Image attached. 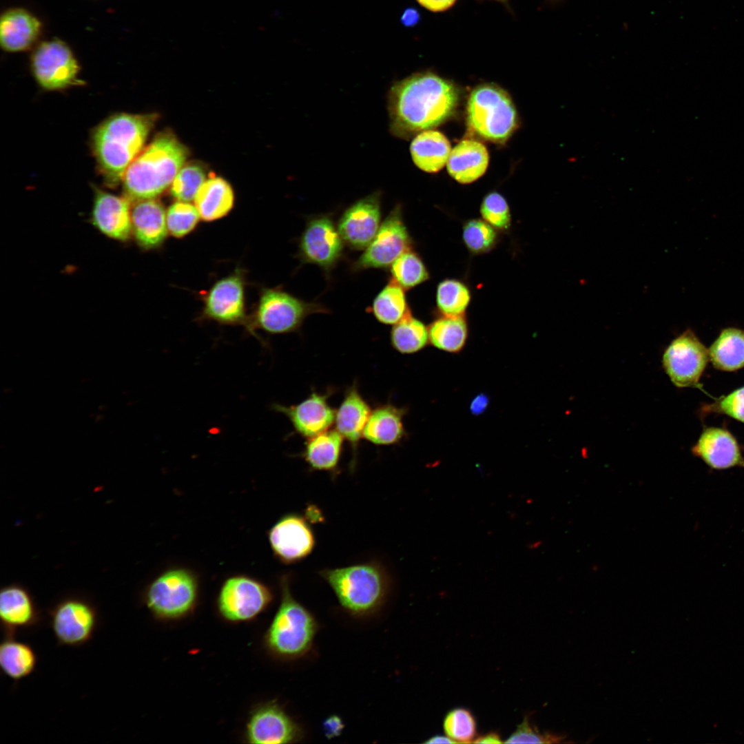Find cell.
Listing matches in <instances>:
<instances>
[{"instance_id":"cell-36","label":"cell","mask_w":744,"mask_h":744,"mask_svg":"<svg viewBox=\"0 0 744 744\" xmlns=\"http://www.w3.org/2000/svg\"><path fill=\"white\" fill-rule=\"evenodd\" d=\"M471 298L468 287L460 280L445 279L437 285L436 304L442 316H464Z\"/></svg>"},{"instance_id":"cell-11","label":"cell","mask_w":744,"mask_h":744,"mask_svg":"<svg viewBox=\"0 0 744 744\" xmlns=\"http://www.w3.org/2000/svg\"><path fill=\"white\" fill-rule=\"evenodd\" d=\"M33 74L39 84L48 90L79 85L80 67L70 47L54 39L41 42L31 58Z\"/></svg>"},{"instance_id":"cell-45","label":"cell","mask_w":744,"mask_h":744,"mask_svg":"<svg viewBox=\"0 0 744 744\" xmlns=\"http://www.w3.org/2000/svg\"><path fill=\"white\" fill-rule=\"evenodd\" d=\"M426 10L437 13L443 12L453 7L457 0H416Z\"/></svg>"},{"instance_id":"cell-23","label":"cell","mask_w":744,"mask_h":744,"mask_svg":"<svg viewBox=\"0 0 744 744\" xmlns=\"http://www.w3.org/2000/svg\"><path fill=\"white\" fill-rule=\"evenodd\" d=\"M132 231L143 248L158 246L167 231L166 214L163 205L153 198L135 201L131 209Z\"/></svg>"},{"instance_id":"cell-16","label":"cell","mask_w":744,"mask_h":744,"mask_svg":"<svg viewBox=\"0 0 744 744\" xmlns=\"http://www.w3.org/2000/svg\"><path fill=\"white\" fill-rule=\"evenodd\" d=\"M245 282L240 271L217 281L204 299V316L221 324H242L251 333L245 309Z\"/></svg>"},{"instance_id":"cell-22","label":"cell","mask_w":744,"mask_h":744,"mask_svg":"<svg viewBox=\"0 0 744 744\" xmlns=\"http://www.w3.org/2000/svg\"><path fill=\"white\" fill-rule=\"evenodd\" d=\"M131 200L97 190L94 200L92 220L105 236L117 240H127L132 231Z\"/></svg>"},{"instance_id":"cell-7","label":"cell","mask_w":744,"mask_h":744,"mask_svg":"<svg viewBox=\"0 0 744 744\" xmlns=\"http://www.w3.org/2000/svg\"><path fill=\"white\" fill-rule=\"evenodd\" d=\"M196 575L185 568H172L157 577L146 588L143 601L154 619L177 620L192 613L198 601Z\"/></svg>"},{"instance_id":"cell-21","label":"cell","mask_w":744,"mask_h":744,"mask_svg":"<svg viewBox=\"0 0 744 744\" xmlns=\"http://www.w3.org/2000/svg\"><path fill=\"white\" fill-rule=\"evenodd\" d=\"M41 619V612L26 589L16 584L1 589L0 620L4 635L15 636L18 630L35 627Z\"/></svg>"},{"instance_id":"cell-17","label":"cell","mask_w":744,"mask_h":744,"mask_svg":"<svg viewBox=\"0 0 744 744\" xmlns=\"http://www.w3.org/2000/svg\"><path fill=\"white\" fill-rule=\"evenodd\" d=\"M268 537L274 556L286 564L302 561L311 553L316 545L310 524L296 513L282 517L271 527Z\"/></svg>"},{"instance_id":"cell-30","label":"cell","mask_w":744,"mask_h":744,"mask_svg":"<svg viewBox=\"0 0 744 744\" xmlns=\"http://www.w3.org/2000/svg\"><path fill=\"white\" fill-rule=\"evenodd\" d=\"M37 662L36 652L30 644L14 635H4L0 644V666L6 676L18 681L33 673Z\"/></svg>"},{"instance_id":"cell-19","label":"cell","mask_w":744,"mask_h":744,"mask_svg":"<svg viewBox=\"0 0 744 744\" xmlns=\"http://www.w3.org/2000/svg\"><path fill=\"white\" fill-rule=\"evenodd\" d=\"M327 398L325 394L313 392L298 404H273L271 409L285 415L295 431L309 439L329 430L335 422V411Z\"/></svg>"},{"instance_id":"cell-2","label":"cell","mask_w":744,"mask_h":744,"mask_svg":"<svg viewBox=\"0 0 744 744\" xmlns=\"http://www.w3.org/2000/svg\"><path fill=\"white\" fill-rule=\"evenodd\" d=\"M155 121L154 115L120 113L101 123L92 136L94 154L103 176L116 185L138 156Z\"/></svg>"},{"instance_id":"cell-28","label":"cell","mask_w":744,"mask_h":744,"mask_svg":"<svg viewBox=\"0 0 744 744\" xmlns=\"http://www.w3.org/2000/svg\"><path fill=\"white\" fill-rule=\"evenodd\" d=\"M404 413L403 409L390 404L375 408L369 415L363 437L377 445L397 443L405 435L403 423Z\"/></svg>"},{"instance_id":"cell-46","label":"cell","mask_w":744,"mask_h":744,"mask_svg":"<svg viewBox=\"0 0 744 744\" xmlns=\"http://www.w3.org/2000/svg\"><path fill=\"white\" fill-rule=\"evenodd\" d=\"M323 728L326 736L332 738L338 736L342 732L344 724L341 718L334 715L329 716L324 721Z\"/></svg>"},{"instance_id":"cell-32","label":"cell","mask_w":744,"mask_h":744,"mask_svg":"<svg viewBox=\"0 0 744 744\" xmlns=\"http://www.w3.org/2000/svg\"><path fill=\"white\" fill-rule=\"evenodd\" d=\"M708 350L716 369L734 371L743 368L744 331L734 327L723 329Z\"/></svg>"},{"instance_id":"cell-12","label":"cell","mask_w":744,"mask_h":744,"mask_svg":"<svg viewBox=\"0 0 744 744\" xmlns=\"http://www.w3.org/2000/svg\"><path fill=\"white\" fill-rule=\"evenodd\" d=\"M709 360V350L692 330L687 329L665 349L662 364L676 386L700 389L699 380Z\"/></svg>"},{"instance_id":"cell-43","label":"cell","mask_w":744,"mask_h":744,"mask_svg":"<svg viewBox=\"0 0 744 744\" xmlns=\"http://www.w3.org/2000/svg\"><path fill=\"white\" fill-rule=\"evenodd\" d=\"M710 413L725 414L744 423V386L703 404L701 414L705 416Z\"/></svg>"},{"instance_id":"cell-40","label":"cell","mask_w":744,"mask_h":744,"mask_svg":"<svg viewBox=\"0 0 744 744\" xmlns=\"http://www.w3.org/2000/svg\"><path fill=\"white\" fill-rule=\"evenodd\" d=\"M446 734L455 743H473L476 736V721L472 713L464 707L449 711L443 723Z\"/></svg>"},{"instance_id":"cell-13","label":"cell","mask_w":744,"mask_h":744,"mask_svg":"<svg viewBox=\"0 0 744 744\" xmlns=\"http://www.w3.org/2000/svg\"><path fill=\"white\" fill-rule=\"evenodd\" d=\"M412 240L396 205L380 225L375 236L354 264L355 270L386 268L402 254L411 249Z\"/></svg>"},{"instance_id":"cell-1","label":"cell","mask_w":744,"mask_h":744,"mask_svg":"<svg viewBox=\"0 0 744 744\" xmlns=\"http://www.w3.org/2000/svg\"><path fill=\"white\" fill-rule=\"evenodd\" d=\"M460 99V90L452 81L431 71L413 74L390 90L391 132L409 138L432 130L454 116Z\"/></svg>"},{"instance_id":"cell-3","label":"cell","mask_w":744,"mask_h":744,"mask_svg":"<svg viewBox=\"0 0 744 744\" xmlns=\"http://www.w3.org/2000/svg\"><path fill=\"white\" fill-rule=\"evenodd\" d=\"M187 149L169 132L159 133L132 163L123 178L131 201L154 198L172 183L187 157Z\"/></svg>"},{"instance_id":"cell-29","label":"cell","mask_w":744,"mask_h":744,"mask_svg":"<svg viewBox=\"0 0 744 744\" xmlns=\"http://www.w3.org/2000/svg\"><path fill=\"white\" fill-rule=\"evenodd\" d=\"M234 193L230 185L220 177H212L202 185L195 196L200 218L211 221L222 218L232 208Z\"/></svg>"},{"instance_id":"cell-34","label":"cell","mask_w":744,"mask_h":744,"mask_svg":"<svg viewBox=\"0 0 744 744\" xmlns=\"http://www.w3.org/2000/svg\"><path fill=\"white\" fill-rule=\"evenodd\" d=\"M404 289L391 279L378 293L372 307L373 313L378 321L394 325L411 312Z\"/></svg>"},{"instance_id":"cell-15","label":"cell","mask_w":744,"mask_h":744,"mask_svg":"<svg viewBox=\"0 0 744 744\" xmlns=\"http://www.w3.org/2000/svg\"><path fill=\"white\" fill-rule=\"evenodd\" d=\"M299 247L303 262L329 271L342 256L344 240L332 219L319 216L307 222Z\"/></svg>"},{"instance_id":"cell-39","label":"cell","mask_w":744,"mask_h":744,"mask_svg":"<svg viewBox=\"0 0 744 744\" xmlns=\"http://www.w3.org/2000/svg\"><path fill=\"white\" fill-rule=\"evenodd\" d=\"M205 176L204 167L197 163L191 162L183 166L172 182V196L178 201L192 200L205 183Z\"/></svg>"},{"instance_id":"cell-47","label":"cell","mask_w":744,"mask_h":744,"mask_svg":"<svg viewBox=\"0 0 744 744\" xmlns=\"http://www.w3.org/2000/svg\"><path fill=\"white\" fill-rule=\"evenodd\" d=\"M489 404V397L484 393L475 396L470 404L471 412L476 415L483 413Z\"/></svg>"},{"instance_id":"cell-20","label":"cell","mask_w":744,"mask_h":744,"mask_svg":"<svg viewBox=\"0 0 744 744\" xmlns=\"http://www.w3.org/2000/svg\"><path fill=\"white\" fill-rule=\"evenodd\" d=\"M692 453L714 470L744 468V456L736 438L721 428H705L692 448Z\"/></svg>"},{"instance_id":"cell-31","label":"cell","mask_w":744,"mask_h":744,"mask_svg":"<svg viewBox=\"0 0 744 744\" xmlns=\"http://www.w3.org/2000/svg\"><path fill=\"white\" fill-rule=\"evenodd\" d=\"M343 437L336 430H327L308 439L303 457L311 468L334 471L338 465Z\"/></svg>"},{"instance_id":"cell-50","label":"cell","mask_w":744,"mask_h":744,"mask_svg":"<svg viewBox=\"0 0 744 744\" xmlns=\"http://www.w3.org/2000/svg\"><path fill=\"white\" fill-rule=\"evenodd\" d=\"M425 743H455L450 737L443 735H435L424 741Z\"/></svg>"},{"instance_id":"cell-48","label":"cell","mask_w":744,"mask_h":744,"mask_svg":"<svg viewBox=\"0 0 744 744\" xmlns=\"http://www.w3.org/2000/svg\"><path fill=\"white\" fill-rule=\"evenodd\" d=\"M420 15L415 8H408L402 15V21L406 26H414L420 21Z\"/></svg>"},{"instance_id":"cell-18","label":"cell","mask_w":744,"mask_h":744,"mask_svg":"<svg viewBox=\"0 0 744 744\" xmlns=\"http://www.w3.org/2000/svg\"><path fill=\"white\" fill-rule=\"evenodd\" d=\"M380 194L375 192L349 207L341 216L338 229L350 247L366 249L380 227Z\"/></svg>"},{"instance_id":"cell-38","label":"cell","mask_w":744,"mask_h":744,"mask_svg":"<svg viewBox=\"0 0 744 744\" xmlns=\"http://www.w3.org/2000/svg\"><path fill=\"white\" fill-rule=\"evenodd\" d=\"M497 229L482 219H471L463 226L462 238L467 249L474 254L490 251L497 242Z\"/></svg>"},{"instance_id":"cell-37","label":"cell","mask_w":744,"mask_h":744,"mask_svg":"<svg viewBox=\"0 0 744 744\" xmlns=\"http://www.w3.org/2000/svg\"><path fill=\"white\" fill-rule=\"evenodd\" d=\"M391 273L392 280L404 289H411L429 279L428 271L422 258L411 249L393 262Z\"/></svg>"},{"instance_id":"cell-8","label":"cell","mask_w":744,"mask_h":744,"mask_svg":"<svg viewBox=\"0 0 744 744\" xmlns=\"http://www.w3.org/2000/svg\"><path fill=\"white\" fill-rule=\"evenodd\" d=\"M322 304L307 302L278 289H264L254 318L250 320L251 333L254 328L269 333H287L296 331L310 314L328 313Z\"/></svg>"},{"instance_id":"cell-14","label":"cell","mask_w":744,"mask_h":744,"mask_svg":"<svg viewBox=\"0 0 744 744\" xmlns=\"http://www.w3.org/2000/svg\"><path fill=\"white\" fill-rule=\"evenodd\" d=\"M245 737L253 744H286L301 741L302 728L276 701L256 706L248 719Z\"/></svg>"},{"instance_id":"cell-52","label":"cell","mask_w":744,"mask_h":744,"mask_svg":"<svg viewBox=\"0 0 744 744\" xmlns=\"http://www.w3.org/2000/svg\"><path fill=\"white\" fill-rule=\"evenodd\" d=\"M546 1L548 2H549L550 3H551V4H557V3H559L561 2L563 0H546Z\"/></svg>"},{"instance_id":"cell-25","label":"cell","mask_w":744,"mask_h":744,"mask_svg":"<svg viewBox=\"0 0 744 744\" xmlns=\"http://www.w3.org/2000/svg\"><path fill=\"white\" fill-rule=\"evenodd\" d=\"M488 162L486 146L475 139L466 138L451 149L446 165L453 179L462 184H468L484 175Z\"/></svg>"},{"instance_id":"cell-6","label":"cell","mask_w":744,"mask_h":744,"mask_svg":"<svg viewBox=\"0 0 744 744\" xmlns=\"http://www.w3.org/2000/svg\"><path fill=\"white\" fill-rule=\"evenodd\" d=\"M466 118L471 132L497 144L506 143L518 127V115L510 96L494 83H482L471 91Z\"/></svg>"},{"instance_id":"cell-49","label":"cell","mask_w":744,"mask_h":744,"mask_svg":"<svg viewBox=\"0 0 744 744\" xmlns=\"http://www.w3.org/2000/svg\"><path fill=\"white\" fill-rule=\"evenodd\" d=\"M475 743H501L502 741L498 733L495 732H490L487 734L481 735L474 740Z\"/></svg>"},{"instance_id":"cell-44","label":"cell","mask_w":744,"mask_h":744,"mask_svg":"<svg viewBox=\"0 0 744 744\" xmlns=\"http://www.w3.org/2000/svg\"><path fill=\"white\" fill-rule=\"evenodd\" d=\"M562 736L548 732L541 733L533 726L526 716L517 729L505 741L506 743H561Z\"/></svg>"},{"instance_id":"cell-10","label":"cell","mask_w":744,"mask_h":744,"mask_svg":"<svg viewBox=\"0 0 744 744\" xmlns=\"http://www.w3.org/2000/svg\"><path fill=\"white\" fill-rule=\"evenodd\" d=\"M48 614L50 628L59 645L78 647L87 643L99 624L96 608L81 598H65Z\"/></svg>"},{"instance_id":"cell-51","label":"cell","mask_w":744,"mask_h":744,"mask_svg":"<svg viewBox=\"0 0 744 744\" xmlns=\"http://www.w3.org/2000/svg\"><path fill=\"white\" fill-rule=\"evenodd\" d=\"M477 1H484V0H477ZM488 1H495V2L499 3L502 4L507 9V10H508V12H512V9H511L510 6L509 0H488Z\"/></svg>"},{"instance_id":"cell-24","label":"cell","mask_w":744,"mask_h":744,"mask_svg":"<svg viewBox=\"0 0 744 744\" xmlns=\"http://www.w3.org/2000/svg\"><path fill=\"white\" fill-rule=\"evenodd\" d=\"M41 30V21L30 12L19 8L10 9L1 17V45L11 52L26 50L37 41Z\"/></svg>"},{"instance_id":"cell-26","label":"cell","mask_w":744,"mask_h":744,"mask_svg":"<svg viewBox=\"0 0 744 744\" xmlns=\"http://www.w3.org/2000/svg\"><path fill=\"white\" fill-rule=\"evenodd\" d=\"M371 409L353 385L346 392L344 397L335 411L336 431L348 441L354 453L366 424Z\"/></svg>"},{"instance_id":"cell-27","label":"cell","mask_w":744,"mask_h":744,"mask_svg":"<svg viewBox=\"0 0 744 744\" xmlns=\"http://www.w3.org/2000/svg\"><path fill=\"white\" fill-rule=\"evenodd\" d=\"M451 143L441 132L434 130L416 135L410 146L415 165L422 171L435 173L447 163L451 152Z\"/></svg>"},{"instance_id":"cell-42","label":"cell","mask_w":744,"mask_h":744,"mask_svg":"<svg viewBox=\"0 0 744 744\" xmlns=\"http://www.w3.org/2000/svg\"><path fill=\"white\" fill-rule=\"evenodd\" d=\"M199 216L196 206L187 202H176L167 210L166 214L167 229L175 237L184 236L195 227Z\"/></svg>"},{"instance_id":"cell-5","label":"cell","mask_w":744,"mask_h":744,"mask_svg":"<svg viewBox=\"0 0 744 744\" xmlns=\"http://www.w3.org/2000/svg\"><path fill=\"white\" fill-rule=\"evenodd\" d=\"M280 586V603L265 634V645L278 658L296 659L311 649L318 623L291 595L287 576L281 577Z\"/></svg>"},{"instance_id":"cell-4","label":"cell","mask_w":744,"mask_h":744,"mask_svg":"<svg viewBox=\"0 0 744 744\" xmlns=\"http://www.w3.org/2000/svg\"><path fill=\"white\" fill-rule=\"evenodd\" d=\"M320 575L331 588L340 606L356 617L369 616L378 610L390 589L387 573L375 562L327 568Z\"/></svg>"},{"instance_id":"cell-9","label":"cell","mask_w":744,"mask_h":744,"mask_svg":"<svg viewBox=\"0 0 744 744\" xmlns=\"http://www.w3.org/2000/svg\"><path fill=\"white\" fill-rule=\"evenodd\" d=\"M273 599L271 590L260 581L245 575L228 578L221 586L217 608L229 622L250 621L265 611Z\"/></svg>"},{"instance_id":"cell-35","label":"cell","mask_w":744,"mask_h":744,"mask_svg":"<svg viewBox=\"0 0 744 744\" xmlns=\"http://www.w3.org/2000/svg\"><path fill=\"white\" fill-rule=\"evenodd\" d=\"M391 341L393 348L401 353H417L429 342L428 327L410 312L393 325Z\"/></svg>"},{"instance_id":"cell-41","label":"cell","mask_w":744,"mask_h":744,"mask_svg":"<svg viewBox=\"0 0 744 744\" xmlns=\"http://www.w3.org/2000/svg\"><path fill=\"white\" fill-rule=\"evenodd\" d=\"M480 214L486 222L497 230L506 231L511 224V214L506 198L497 192L488 193L484 198Z\"/></svg>"},{"instance_id":"cell-33","label":"cell","mask_w":744,"mask_h":744,"mask_svg":"<svg viewBox=\"0 0 744 744\" xmlns=\"http://www.w3.org/2000/svg\"><path fill=\"white\" fill-rule=\"evenodd\" d=\"M428 330L430 343L448 353L460 352L468 338V328L464 316H442L431 324Z\"/></svg>"}]
</instances>
